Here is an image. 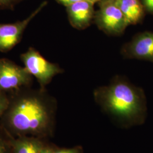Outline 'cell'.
Instances as JSON below:
<instances>
[{
  "label": "cell",
  "instance_id": "obj_1",
  "mask_svg": "<svg viewBox=\"0 0 153 153\" xmlns=\"http://www.w3.org/2000/svg\"><path fill=\"white\" fill-rule=\"evenodd\" d=\"M4 114L8 126L13 132L33 134L45 128L49 112L42 93L25 88L16 91Z\"/></svg>",
  "mask_w": 153,
  "mask_h": 153
},
{
  "label": "cell",
  "instance_id": "obj_2",
  "mask_svg": "<svg viewBox=\"0 0 153 153\" xmlns=\"http://www.w3.org/2000/svg\"><path fill=\"white\" fill-rule=\"evenodd\" d=\"M104 104L115 114L129 116L140 108V99L136 90L128 83L117 80L102 93Z\"/></svg>",
  "mask_w": 153,
  "mask_h": 153
},
{
  "label": "cell",
  "instance_id": "obj_3",
  "mask_svg": "<svg viewBox=\"0 0 153 153\" xmlns=\"http://www.w3.org/2000/svg\"><path fill=\"white\" fill-rule=\"evenodd\" d=\"M100 8L95 13L94 22L99 29L110 36L123 34L129 25L116 0L99 2Z\"/></svg>",
  "mask_w": 153,
  "mask_h": 153
},
{
  "label": "cell",
  "instance_id": "obj_4",
  "mask_svg": "<svg viewBox=\"0 0 153 153\" xmlns=\"http://www.w3.org/2000/svg\"><path fill=\"white\" fill-rule=\"evenodd\" d=\"M21 59L26 70L37 79L42 86L49 83L55 76L64 71L58 64L47 60L33 47L22 53Z\"/></svg>",
  "mask_w": 153,
  "mask_h": 153
},
{
  "label": "cell",
  "instance_id": "obj_5",
  "mask_svg": "<svg viewBox=\"0 0 153 153\" xmlns=\"http://www.w3.org/2000/svg\"><path fill=\"white\" fill-rule=\"evenodd\" d=\"M33 81V76L25 67L12 61L0 59V90L4 91H17L27 88Z\"/></svg>",
  "mask_w": 153,
  "mask_h": 153
},
{
  "label": "cell",
  "instance_id": "obj_6",
  "mask_svg": "<svg viewBox=\"0 0 153 153\" xmlns=\"http://www.w3.org/2000/svg\"><path fill=\"white\" fill-rule=\"evenodd\" d=\"M46 4L47 2L42 3L31 14L22 21L8 24L0 23V52H7L20 42L28 24Z\"/></svg>",
  "mask_w": 153,
  "mask_h": 153
},
{
  "label": "cell",
  "instance_id": "obj_7",
  "mask_svg": "<svg viewBox=\"0 0 153 153\" xmlns=\"http://www.w3.org/2000/svg\"><path fill=\"white\" fill-rule=\"evenodd\" d=\"M121 54L126 59L153 62V33L145 32L136 35L123 46Z\"/></svg>",
  "mask_w": 153,
  "mask_h": 153
},
{
  "label": "cell",
  "instance_id": "obj_8",
  "mask_svg": "<svg viewBox=\"0 0 153 153\" xmlns=\"http://www.w3.org/2000/svg\"><path fill=\"white\" fill-rule=\"evenodd\" d=\"M94 3L81 1L66 6L68 19L73 27L83 30L88 27L94 19Z\"/></svg>",
  "mask_w": 153,
  "mask_h": 153
},
{
  "label": "cell",
  "instance_id": "obj_9",
  "mask_svg": "<svg viewBox=\"0 0 153 153\" xmlns=\"http://www.w3.org/2000/svg\"><path fill=\"white\" fill-rule=\"evenodd\" d=\"M129 25H136L143 16V6L141 0H116Z\"/></svg>",
  "mask_w": 153,
  "mask_h": 153
},
{
  "label": "cell",
  "instance_id": "obj_10",
  "mask_svg": "<svg viewBox=\"0 0 153 153\" xmlns=\"http://www.w3.org/2000/svg\"><path fill=\"white\" fill-rule=\"evenodd\" d=\"M14 153H40L43 149L40 142L31 137H23L15 141Z\"/></svg>",
  "mask_w": 153,
  "mask_h": 153
},
{
  "label": "cell",
  "instance_id": "obj_11",
  "mask_svg": "<svg viewBox=\"0 0 153 153\" xmlns=\"http://www.w3.org/2000/svg\"><path fill=\"white\" fill-rule=\"evenodd\" d=\"M10 99L6 95L5 92L0 90V116L4 115L7 109Z\"/></svg>",
  "mask_w": 153,
  "mask_h": 153
},
{
  "label": "cell",
  "instance_id": "obj_12",
  "mask_svg": "<svg viewBox=\"0 0 153 153\" xmlns=\"http://www.w3.org/2000/svg\"><path fill=\"white\" fill-rule=\"evenodd\" d=\"M23 0H0V10L4 9H13L18 3Z\"/></svg>",
  "mask_w": 153,
  "mask_h": 153
},
{
  "label": "cell",
  "instance_id": "obj_13",
  "mask_svg": "<svg viewBox=\"0 0 153 153\" xmlns=\"http://www.w3.org/2000/svg\"><path fill=\"white\" fill-rule=\"evenodd\" d=\"M56 1L61 4L65 6L66 7L74 3L81 2V1H90L94 4L100 2L99 0H56Z\"/></svg>",
  "mask_w": 153,
  "mask_h": 153
},
{
  "label": "cell",
  "instance_id": "obj_14",
  "mask_svg": "<svg viewBox=\"0 0 153 153\" xmlns=\"http://www.w3.org/2000/svg\"><path fill=\"white\" fill-rule=\"evenodd\" d=\"M0 153H10L9 146L0 136Z\"/></svg>",
  "mask_w": 153,
  "mask_h": 153
},
{
  "label": "cell",
  "instance_id": "obj_15",
  "mask_svg": "<svg viewBox=\"0 0 153 153\" xmlns=\"http://www.w3.org/2000/svg\"><path fill=\"white\" fill-rule=\"evenodd\" d=\"M143 7L153 13V0H141Z\"/></svg>",
  "mask_w": 153,
  "mask_h": 153
},
{
  "label": "cell",
  "instance_id": "obj_16",
  "mask_svg": "<svg viewBox=\"0 0 153 153\" xmlns=\"http://www.w3.org/2000/svg\"><path fill=\"white\" fill-rule=\"evenodd\" d=\"M53 153H76L74 150L69 149V150H62Z\"/></svg>",
  "mask_w": 153,
  "mask_h": 153
},
{
  "label": "cell",
  "instance_id": "obj_17",
  "mask_svg": "<svg viewBox=\"0 0 153 153\" xmlns=\"http://www.w3.org/2000/svg\"><path fill=\"white\" fill-rule=\"evenodd\" d=\"M40 153H53L49 149H43Z\"/></svg>",
  "mask_w": 153,
  "mask_h": 153
},
{
  "label": "cell",
  "instance_id": "obj_18",
  "mask_svg": "<svg viewBox=\"0 0 153 153\" xmlns=\"http://www.w3.org/2000/svg\"><path fill=\"white\" fill-rule=\"evenodd\" d=\"M99 1H100V2H104V1H107L109 0H99Z\"/></svg>",
  "mask_w": 153,
  "mask_h": 153
}]
</instances>
